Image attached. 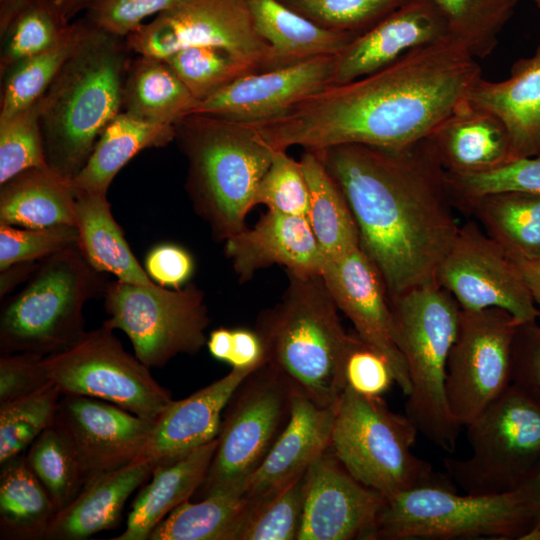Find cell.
Instances as JSON below:
<instances>
[{
  "instance_id": "cell-7",
  "label": "cell",
  "mask_w": 540,
  "mask_h": 540,
  "mask_svg": "<svg viewBox=\"0 0 540 540\" xmlns=\"http://www.w3.org/2000/svg\"><path fill=\"white\" fill-rule=\"evenodd\" d=\"M108 282L78 245L41 260L25 286L0 313V353L48 356L75 344L87 331L85 303L104 296Z\"/></svg>"
},
{
  "instance_id": "cell-37",
  "label": "cell",
  "mask_w": 540,
  "mask_h": 540,
  "mask_svg": "<svg viewBox=\"0 0 540 540\" xmlns=\"http://www.w3.org/2000/svg\"><path fill=\"white\" fill-rule=\"evenodd\" d=\"M250 505L243 492L185 501L156 525L148 540H238Z\"/></svg>"
},
{
  "instance_id": "cell-40",
  "label": "cell",
  "mask_w": 540,
  "mask_h": 540,
  "mask_svg": "<svg viewBox=\"0 0 540 540\" xmlns=\"http://www.w3.org/2000/svg\"><path fill=\"white\" fill-rule=\"evenodd\" d=\"M446 22L449 34L476 59L490 55L511 18L516 0H430Z\"/></svg>"
},
{
  "instance_id": "cell-24",
  "label": "cell",
  "mask_w": 540,
  "mask_h": 540,
  "mask_svg": "<svg viewBox=\"0 0 540 540\" xmlns=\"http://www.w3.org/2000/svg\"><path fill=\"white\" fill-rule=\"evenodd\" d=\"M254 370L232 368L225 376L190 396L173 400L154 421L140 457L148 458L156 467L216 439L226 405Z\"/></svg>"
},
{
  "instance_id": "cell-3",
  "label": "cell",
  "mask_w": 540,
  "mask_h": 540,
  "mask_svg": "<svg viewBox=\"0 0 540 540\" xmlns=\"http://www.w3.org/2000/svg\"><path fill=\"white\" fill-rule=\"evenodd\" d=\"M75 45L40 99V125L48 166L71 181L88 160L107 124L122 111L131 62L125 38L85 17Z\"/></svg>"
},
{
  "instance_id": "cell-57",
  "label": "cell",
  "mask_w": 540,
  "mask_h": 540,
  "mask_svg": "<svg viewBox=\"0 0 540 540\" xmlns=\"http://www.w3.org/2000/svg\"><path fill=\"white\" fill-rule=\"evenodd\" d=\"M38 262L17 263L1 270L0 275V296L7 295L17 284L28 280L37 268Z\"/></svg>"
},
{
  "instance_id": "cell-10",
  "label": "cell",
  "mask_w": 540,
  "mask_h": 540,
  "mask_svg": "<svg viewBox=\"0 0 540 540\" xmlns=\"http://www.w3.org/2000/svg\"><path fill=\"white\" fill-rule=\"evenodd\" d=\"M295 387L268 363L252 371L225 407L207 476L194 495L243 492L291 414Z\"/></svg>"
},
{
  "instance_id": "cell-2",
  "label": "cell",
  "mask_w": 540,
  "mask_h": 540,
  "mask_svg": "<svg viewBox=\"0 0 540 540\" xmlns=\"http://www.w3.org/2000/svg\"><path fill=\"white\" fill-rule=\"evenodd\" d=\"M313 151L340 186L359 246L389 298L436 279L460 224L430 138L400 147L342 144Z\"/></svg>"
},
{
  "instance_id": "cell-12",
  "label": "cell",
  "mask_w": 540,
  "mask_h": 540,
  "mask_svg": "<svg viewBox=\"0 0 540 540\" xmlns=\"http://www.w3.org/2000/svg\"><path fill=\"white\" fill-rule=\"evenodd\" d=\"M103 323L130 339L135 356L147 367L161 368L178 354H197L207 344L210 323L205 296L194 284L168 289L158 284L108 282Z\"/></svg>"
},
{
  "instance_id": "cell-13",
  "label": "cell",
  "mask_w": 540,
  "mask_h": 540,
  "mask_svg": "<svg viewBox=\"0 0 540 540\" xmlns=\"http://www.w3.org/2000/svg\"><path fill=\"white\" fill-rule=\"evenodd\" d=\"M42 365L62 394L104 400L152 421L173 402L150 368L127 353L104 323L69 348L43 357Z\"/></svg>"
},
{
  "instance_id": "cell-62",
  "label": "cell",
  "mask_w": 540,
  "mask_h": 540,
  "mask_svg": "<svg viewBox=\"0 0 540 540\" xmlns=\"http://www.w3.org/2000/svg\"><path fill=\"white\" fill-rule=\"evenodd\" d=\"M538 321L540 322V309L538 310Z\"/></svg>"
},
{
  "instance_id": "cell-58",
  "label": "cell",
  "mask_w": 540,
  "mask_h": 540,
  "mask_svg": "<svg viewBox=\"0 0 540 540\" xmlns=\"http://www.w3.org/2000/svg\"><path fill=\"white\" fill-rule=\"evenodd\" d=\"M512 258L518 265L534 302L540 306V258Z\"/></svg>"
},
{
  "instance_id": "cell-27",
  "label": "cell",
  "mask_w": 540,
  "mask_h": 540,
  "mask_svg": "<svg viewBox=\"0 0 540 540\" xmlns=\"http://www.w3.org/2000/svg\"><path fill=\"white\" fill-rule=\"evenodd\" d=\"M155 465L145 457L88 482L52 519L45 539L80 540L116 525L130 495L148 480Z\"/></svg>"
},
{
  "instance_id": "cell-21",
  "label": "cell",
  "mask_w": 540,
  "mask_h": 540,
  "mask_svg": "<svg viewBox=\"0 0 540 540\" xmlns=\"http://www.w3.org/2000/svg\"><path fill=\"white\" fill-rule=\"evenodd\" d=\"M449 35L445 20L430 0H409L355 37L336 56L333 84L369 75Z\"/></svg>"
},
{
  "instance_id": "cell-51",
  "label": "cell",
  "mask_w": 540,
  "mask_h": 540,
  "mask_svg": "<svg viewBox=\"0 0 540 540\" xmlns=\"http://www.w3.org/2000/svg\"><path fill=\"white\" fill-rule=\"evenodd\" d=\"M180 1L91 0L85 9V18L107 33L126 38L144 24L145 19L168 10Z\"/></svg>"
},
{
  "instance_id": "cell-23",
  "label": "cell",
  "mask_w": 540,
  "mask_h": 540,
  "mask_svg": "<svg viewBox=\"0 0 540 540\" xmlns=\"http://www.w3.org/2000/svg\"><path fill=\"white\" fill-rule=\"evenodd\" d=\"M336 406L320 405L295 388L286 427L244 488L251 502L268 498L303 475L330 448Z\"/></svg>"
},
{
  "instance_id": "cell-60",
  "label": "cell",
  "mask_w": 540,
  "mask_h": 540,
  "mask_svg": "<svg viewBox=\"0 0 540 540\" xmlns=\"http://www.w3.org/2000/svg\"><path fill=\"white\" fill-rule=\"evenodd\" d=\"M25 0H0V5H11V4H18Z\"/></svg>"
},
{
  "instance_id": "cell-61",
  "label": "cell",
  "mask_w": 540,
  "mask_h": 540,
  "mask_svg": "<svg viewBox=\"0 0 540 540\" xmlns=\"http://www.w3.org/2000/svg\"><path fill=\"white\" fill-rule=\"evenodd\" d=\"M540 8V0H532Z\"/></svg>"
},
{
  "instance_id": "cell-54",
  "label": "cell",
  "mask_w": 540,
  "mask_h": 540,
  "mask_svg": "<svg viewBox=\"0 0 540 540\" xmlns=\"http://www.w3.org/2000/svg\"><path fill=\"white\" fill-rule=\"evenodd\" d=\"M145 271L154 283L166 288L179 289L191 277L194 261L183 247L161 244L147 254Z\"/></svg>"
},
{
  "instance_id": "cell-35",
  "label": "cell",
  "mask_w": 540,
  "mask_h": 540,
  "mask_svg": "<svg viewBox=\"0 0 540 540\" xmlns=\"http://www.w3.org/2000/svg\"><path fill=\"white\" fill-rule=\"evenodd\" d=\"M300 164L309 191L306 217L324 258H335L358 247V228L338 183L315 151L305 150Z\"/></svg>"
},
{
  "instance_id": "cell-26",
  "label": "cell",
  "mask_w": 540,
  "mask_h": 540,
  "mask_svg": "<svg viewBox=\"0 0 540 540\" xmlns=\"http://www.w3.org/2000/svg\"><path fill=\"white\" fill-rule=\"evenodd\" d=\"M429 138L446 172L452 175L486 173L513 161L503 122L466 100Z\"/></svg>"
},
{
  "instance_id": "cell-48",
  "label": "cell",
  "mask_w": 540,
  "mask_h": 540,
  "mask_svg": "<svg viewBox=\"0 0 540 540\" xmlns=\"http://www.w3.org/2000/svg\"><path fill=\"white\" fill-rule=\"evenodd\" d=\"M76 226L17 228L0 223V271L17 263L38 262L78 245Z\"/></svg>"
},
{
  "instance_id": "cell-50",
  "label": "cell",
  "mask_w": 540,
  "mask_h": 540,
  "mask_svg": "<svg viewBox=\"0 0 540 540\" xmlns=\"http://www.w3.org/2000/svg\"><path fill=\"white\" fill-rule=\"evenodd\" d=\"M342 374L345 387L368 397H383L396 384L387 358L357 334H350Z\"/></svg>"
},
{
  "instance_id": "cell-14",
  "label": "cell",
  "mask_w": 540,
  "mask_h": 540,
  "mask_svg": "<svg viewBox=\"0 0 540 540\" xmlns=\"http://www.w3.org/2000/svg\"><path fill=\"white\" fill-rule=\"evenodd\" d=\"M125 40L137 55L165 58L183 48L212 46L257 71L280 68L256 30L248 0H181Z\"/></svg>"
},
{
  "instance_id": "cell-46",
  "label": "cell",
  "mask_w": 540,
  "mask_h": 540,
  "mask_svg": "<svg viewBox=\"0 0 540 540\" xmlns=\"http://www.w3.org/2000/svg\"><path fill=\"white\" fill-rule=\"evenodd\" d=\"M316 24L360 35L409 0H280Z\"/></svg>"
},
{
  "instance_id": "cell-20",
  "label": "cell",
  "mask_w": 540,
  "mask_h": 540,
  "mask_svg": "<svg viewBox=\"0 0 540 540\" xmlns=\"http://www.w3.org/2000/svg\"><path fill=\"white\" fill-rule=\"evenodd\" d=\"M336 56L243 76L196 104L192 113L255 124L277 118L333 84Z\"/></svg>"
},
{
  "instance_id": "cell-17",
  "label": "cell",
  "mask_w": 540,
  "mask_h": 540,
  "mask_svg": "<svg viewBox=\"0 0 540 540\" xmlns=\"http://www.w3.org/2000/svg\"><path fill=\"white\" fill-rule=\"evenodd\" d=\"M153 424L110 402L75 394L61 395L53 422L74 451L86 484L139 458Z\"/></svg>"
},
{
  "instance_id": "cell-9",
  "label": "cell",
  "mask_w": 540,
  "mask_h": 540,
  "mask_svg": "<svg viewBox=\"0 0 540 540\" xmlns=\"http://www.w3.org/2000/svg\"><path fill=\"white\" fill-rule=\"evenodd\" d=\"M418 433L415 423L390 410L383 397L345 387L336 406L330 449L358 481L389 498L445 480L412 452Z\"/></svg>"
},
{
  "instance_id": "cell-49",
  "label": "cell",
  "mask_w": 540,
  "mask_h": 540,
  "mask_svg": "<svg viewBox=\"0 0 540 540\" xmlns=\"http://www.w3.org/2000/svg\"><path fill=\"white\" fill-rule=\"evenodd\" d=\"M447 175L455 206L462 200L489 193H540V152L534 156L513 160L486 173Z\"/></svg>"
},
{
  "instance_id": "cell-5",
  "label": "cell",
  "mask_w": 540,
  "mask_h": 540,
  "mask_svg": "<svg viewBox=\"0 0 540 540\" xmlns=\"http://www.w3.org/2000/svg\"><path fill=\"white\" fill-rule=\"evenodd\" d=\"M286 273L283 296L260 313L255 327L265 363L316 403L333 406L345 388L342 363L350 334L321 274Z\"/></svg>"
},
{
  "instance_id": "cell-34",
  "label": "cell",
  "mask_w": 540,
  "mask_h": 540,
  "mask_svg": "<svg viewBox=\"0 0 540 540\" xmlns=\"http://www.w3.org/2000/svg\"><path fill=\"white\" fill-rule=\"evenodd\" d=\"M197 100L164 58L138 55L128 67L122 111L139 119L175 125L189 115Z\"/></svg>"
},
{
  "instance_id": "cell-31",
  "label": "cell",
  "mask_w": 540,
  "mask_h": 540,
  "mask_svg": "<svg viewBox=\"0 0 540 540\" xmlns=\"http://www.w3.org/2000/svg\"><path fill=\"white\" fill-rule=\"evenodd\" d=\"M175 126L148 122L118 113L100 134L78 174L70 181L74 193H108L118 172L140 151L160 148L175 140Z\"/></svg>"
},
{
  "instance_id": "cell-44",
  "label": "cell",
  "mask_w": 540,
  "mask_h": 540,
  "mask_svg": "<svg viewBox=\"0 0 540 540\" xmlns=\"http://www.w3.org/2000/svg\"><path fill=\"white\" fill-rule=\"evenodd\" d=\"M305 473L268 498L251 502L238 540H298L304 508Z\"/></svg>"
},
{
  "instance_id": "cell-15",
  "label": "cell",
  "mask_w": 540,
  "mask_h": 540,
  "mask_svg": "<svg viewBox=\"0 0 540 540\" xmlns=\"http://www.w3.org/2000/svg\"><path fill=\"white\" fill-rule=\"evenodd\" d=\"M518 325L500 308L461 309L445 379L448 407L460 427H466L511 385L512 343Z\"/></svg>"
},
{
  "instance_id": "cell-16",
  "label": "cell",
  "mask_w": 540,
  "mask_h": 540,
  "mask_svg": "<svg viewBox=\"0 0 540 540\" xmlns=\"http://www.w3.org/2000/svg\"><path fill=\"white\" fill-rule=\"evenodd\" d=\"M436 280L461 309L500 308L515 320H538V308L513 258L475 220L460 224Z\"/></svg>"
},
{
  "instance_id": "cell-41",
  "label": "cell",
  "mask_w": 540,
  "mask_h": 540,
  "mask_svg": "<svg viewBox=\"0 0 540 540\" xmlns=\"http://www.w3.org/2000/svg\"><path fill=\"white\" fill-rule=\"evenodd\" d=\"M25 458L57 511L68 506L86 484L74 451L53 425L31 443Z\"/></svg>"
},
{
  "instance_id": "cell-43",
  "label": "cell",
  "mask_w": 540,
  "mask_h": 540,
  "mask_svg": "<svg viewBox=\"0 0 540 540\" xmlns=\"http://www.w3.org/2000/svg\"><path fill=\"white\" fill-rule=\"evenodd\" d=\"M197 103L235 80L259 72L227 51L212 46H193L164 58Z\"/></svg>"
},
{
  "instance_id": "cell-29",
  "label": "cell",
  "mask_w": 540,
  "mask_h": 540,
  "mask_svg": "<svg viewBox=\"0 0 540 540\" xmlns=\"http://www.w3.org/2000/svg\"><path fill=\"white\" fill-rule=\"evenodd\" d=\"M0 223L23 228L76 226L70 181L49 166L31 168L0 185Z\"/></svg>"
},
{
  "instance_id": "cell-53",
  "label": "cell",
  "mask_w": 540,
  "mask_h": 540,
  "mask_svg": "<svg viewBox=\"0 0 540 540\" xmlns=\"http://www.w3.org/2000/svg\"><path fill=\"white\" fill-rule=\"evenodd\" d=\"M43 356L32 353L0 357V404L29 395L48 385Z\"/></svg>"
},
{
  "instance_id": "cell-22",
  "label": "cell",
  "mask_w": 540,
  "mask_h": 540,
  "mask_svg": "<svg viewBox=\"0 0 540 540\" xmlns=\"http://www.w3.org/2000/svg\"><path fill=\"white\" fill-rule=\"evenodd\" d=\"M225 254L242 283L272 265L286 271L321 274L325 261L306 216L268 210L253 228L225 241Z\"/></svg>"
},
{
  "instance_id": "cell-19",
  "label": "cell",
  "mask_w": 540,
  "mask_h": 540,
  "mask_svg": "<svg viewBox=\"0 0 540 540\" xmlns=\"http://www.w3.org/2000/svg\"><path fill=\"white\" fill-rule=\"evenodd\" d=\"M321 275L338 309L352 322L356 334L384 355L396 385L407 396L411 383L398 347L390 298L383 278L360 246L325 259Z\"/></svg>"
},
{
  "instance_id": "cell-39",
  "label": "cell",
  "mask_w": 540,
  "mask_h": 540,
  "mask_svg": "<svg viewBox=\"0 0 540 540\" xmlns=\"http://www.w3.org/2000/svg\"><path fill=\"white\" fill-rule=\"evenodd\" d=\"M79 28V20L71 22L60 41L16 62L1 75L0 123L43 97L70 55Z\"/></svg>"
},
{
  "instance_id": "cell-25",
  "label": "cell",
  "mask_w": 540,
  "mask_h": 540,
  "mask_svg": "<svg viewBox=\"0 0 540 540\" xmlns=\"http://www.w3.org/2000/svg\"><path fill=\"white\" fill-rule=\"evenodd\" d=\"M466 102L497 116L505 125L513 160L540 152V45L535 53L519 59L502 81L480 77Z\"/></svg>"
},
{
  "instance_id": "cell-56",
  "label": "cell",
  "mask_w": 540,
  "mask_h": 540,
  "mask_svg": "<svg viewBox=\"0 0 540 540\" xmlns=\"http://www.w3.org/2000/svg\"><path fill=\"white\" fill-rule=\"evenodd\" d=\"M524 493L532 514V524L522 540H540V465L519 487Z\"/></svg>"
},
{
  "instance_id": "cell-47",
  "label": "cell",
  "mask_w": 540,
  "mask_h": 540,
  "mask_svg": "<svg viewBox=\"0 0 540 540\" xmlns=\"http://www.w3.org/2000/svg\"><path fill=\"white\" fill-rule=\"evenodd\" d=\"M262 204L268 210L306 216L309 191L300 161L286 150L274 149L269 168L262 177L254 197V207Z\"/></svg>"
},
{
  "instance_id": "cell-42",
  "label": "cell",
  "mask_w": 540,
  "mask_h": 540,
  "mask_svg": "<svg viewBox=\"0 0 540 540\" xmlns=\"http://www.w3.org/2000/svg\"><path fill=\"white\" fill-rule=\"evenodd\" d=\"M62 393L52 382L29 395L0 404V464L24 453L54 422Z\"/></svg>"
},
{
  "instance_id": "cell-4",
  "label": "cell",
  "mask_w": 540,
  "mask_h": 540,
  "mask_svg": "<svg viewBox=\"0 0 540 540\" xmlns=\"http://www.w3.org/2000/svg\"><path fill=\"white\" fill-rule=\"evenodd\" d=\"M175 140L188 163L185 188L214 239L247 228L246 217L274 149L250 125L192 113L175 125Z\"/></svg>"
},
{
  "instance_id": "cell-8",
  "label": "cell",
  "mask_w": 540,
  "mask_h": 540,
  "mask_svg": "<svg viewBox=\"0 0 540 540\" xmlns=\"http://www.w3.org/2000/svg\"><path fill=\"white\" fill-rule=\"evenodd\" d=\"M532 514L521 488L494 494H458L443 480L389 498L370 540H522Z\"/></svg>"
},
{
  "instance_id": "cell-59",
  "label": "cell",
  "mask_w": 540,
  "mask_h": 540,
  "mask_svg": "<svg viewBox=\"0 0 540 540\" xmlns=\"http://www.w3.org/2000/svg\"><path fill=\"white\" fill-rule=\"evenodd\" d=\"M231 345L232 330L223 327L213 330L207 340L210 354L220 361H228Z\"/></svg>"
},
{
  "instance_id": "cell-18",
  "label": "cell",
  "mask_w": 540,
  "mask_h": 540,
  "mask_svg": "<svg viewBox=\"0 0 540 540\" xmlns=\"http://www.w3.org/2000/svg\"><path fill=\"white\" fill-rule=\"evenodd\" d=\"M386 501L351 475L329 448L305 473L298 540H370Z\"/></svg>"
},
{
  "instance_id": "cell-30",
  "label": "cell",
  "mask_w": 540,
  "mask_h": 540,
  "mask_svg": "<svg viewBox=\"0 0 540 540\" xmlns=\"http://www.w3.org/2000/svg\"><path fill=\"white\" fill-rule=\"evenodd\" d=\"M256 30L279 67L339 55L358 35L326 29L280 0H248Z\"/></svg>"
},
{
  "instance_id": "cell-38",
  "label": "cell",
  "mask_w": 540,
  "mask_h": 540,
  "mask_svg": "<svg viewBox=\"0 0 540 540\" xmlns=\"http://www.w3.org/2000/svg\"><path fill=\"white\" fill-rule=\"evenodd\" d=\"M70 23L57 0H25L0 6V75L16 62L56 44Z\"/></svg>"
},
{
  "instance_id": "cell-28",
  "label": "cell",
  "mask_w": 540,
  "mask_h": 540,
  "mask_svg": "<svg viewBox=\"0 0 540 540\" xmlns=\"http://www.w3.org/2000/svg\"><path fill=\"white\" fill-rule=\"evenodd\" d=\"M217 438L169 463L157 465L135 498L126 528L115 540H147L169 513L196 493L210 468Z\"/></svg>"
},
{
  "instance_id": "cell-11",
  "label": "cell",
  "mask_w": 540,
  "mask_h": 540,
  "mask_svg": "<svg viewBox=\"0 0 540 540\" xmlns=\"http://www.w3.org/2000/svg\"><path fill=\"white\" fill-rule=\"evenodd\" d=\"M466 428L470 456L444 459L449 478L465 493L517 490L540 465V404L514 385Z\"/></svg>"
},
{
  "instance_id": "cell-52",
  "label": "cell",
  "mask_w": 540,
  "mask_h": 540,
  "mask_svg": "<svg viewBox=\"0 0 540 540\" xmlns=\"http://www.w3.org/2000/svg\"><path fill=\"white\" fill-rule=\"evenodd\" d=\"M511 384L540 404V322L517 326L511 352Z\"/></svg>"
},
{
  "instance_id": "cell-55",
  "label": "cell",
  "mask_w": 540,
  "mask_h": 540,
  "mask_svg": "<svg viewBox=\"0 0 540 540\" xmlns=\"http://www.w3.org/2000/svg\"><path fill=\"white\" fill-rule=\"evenodd\" d=\"M227 363L236 369H256L265 363L264 345L256 330L232 329V345Z\"/></svg>"
},
{
  "instance_id": "cell-1",
  "label": "cell",
  "mask_w": 540,
  "mask_h": 540,
  "mask_svg": "<svg viewBox=\"0 0 540 540\" xmlns=\"http://www.w3.org/2000/svg\"><path fill=\"white\" fill-rule=\"evenodd\" d=\"M477 60L449 35L369 75L331 84L277 118L249 125L273 149L405 146L429 137L466 100L482 77Z\"/></svg>"
},
{
  "instance_id": "cell-36",
  "label": "cell",
  "mask_w": 540,
  "mask_h": 540,
  "mask_svg": "<svg viewBox=\"0 0 540 540\" xmlns=\"http://www.w3.org/2000/svg\"><path fill=\"white\" fill-rule=\"evenodd\" d=\"M1 538L45 539L58 512L46 489L29 467L25 453L1 465Z\"/></svg>"
},
{
  "instance_id": "cell-6",
  "label": "cell",
  "mask_w": 540,
  "mask_h": 540,
  "mask_svg": "<svg viewBox=\"0 0 540 540\" xmlns=\"http://www.w3.org/2000/svg\"><path fill=\"white\" fill-rule=\"evenodd\" d=\"M390 303L397 344L411 383L406 415L419 433L443 451L453 453L461 427L450 413L445 379L461 307L436 279L405 290L390 298Z\"/></svg>"
},
{
  "instance_id": "cell-32",
  "label": "cell",
  "mask_w": 540,
  "mask_h": 540,
  "mask_svg": "<svg viewBox=\"0 0 540 540\" xmlns=\"http://www.w3.org/2000/svg\"><path fill=\"white\" fill-rule=\"evenodd\" d=\"M75 197L78 247L88 263L95 270L111 273L124 282L155 284L131 251L112 215L107 194L77 192Z\"/></svg>"
},
{
  "instance_id": "cell-33",
  "label": "cell",
  "mask_w": 540,
  "mask_h": 540,
  "mask_svg": "<svg viewBox=\"0 0 540 540\" xmlns=\"http://www.w3.org/2000/svg\"><path fill=\"white\" fill-rule=\"evenodd\" d=\"M510 256L540 258V193L506 191L457 203Z\"/></svg>"
},
{
  "instance_id": "cell-45",
  "label": "cell",
  "mask_w": 540,
  "mask_h": 540,
  "mask_svg": "<svg viewBox=\"0 0 540 540\" xmlns=\"http://www.w3.org/2000/svg\"><path fill=\"white\" fill-rule=\"evenodd\" d=\"M46 166L39 99L0 123V185L25 170Z\"/></svg>"
}]
</instances>
